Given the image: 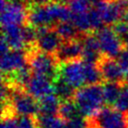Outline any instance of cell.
I'll list each match as a JSON object with an SVG mask.
<instances>
[{
    "mask_svg": "<svg viewBox=\"0 0 128 128\" xmlns=\"http://www.w3.org/2000/svg\"><path fill=\"white\" fill-rule=\"evenodd\" d=\"M73 100L76 103L81 115L89 118L102 109V104L105 102L103 96V86L100 84H94L78 88L75 92Z\"/></svg>",
    "mask_w": 128,
    "mask_h": 128,
    "instance_id": "1",
    "label": "cell"
},
{
    "mask_svg": "<svg viewBox=\"0 0 128 128\" xmlns=\"http://www.w3.org/2000/svg\"><path fill=\"white\" fill-rule=\"evenodd\" d=\"M27 63L33 74L43 75L54 81L58 77V61L55 55L39 51L35 46L28 48L26 51Z\"/></svg>",
    "mask_w": 128,
    "mask_h": 128,
    "instance_id": "2",
    "label": "cell"
},
{
    "mask_svg": "<svg viewBox=\"0 0 128 128\" xmlns=\"http://www.w3.org/2000/svg\"><path fill=\"white\" fill-rule=\"evenodd\" d=\"M88 128H128V113L115 107H104L87 118Z\"/></svg>",
    "mask_w": 128,
    "mask_h": 128,
    "instance_id": "3",
    "label": "cell"
},
{
    "mask_svg": "<svg viewBox=\"0 0 128 128\" xmlns=\"http://www.w3.org/2000/svg\"><path fill=\"white\" fill-rule=\"evenodd\" d=\"M7 103L10 104L16 115L36 116L39 114L38 101L24 89L11 87V94Z\"/></svg>",
    "mask_w": 128,
    "mask_h": 128,
    "instance_id": "4",
    "label": "cell"
},
{
    "mask_svg": "<svg viewBox=\"0 0 128 128\" xmlns=\"http://www.w3.org/2000/svg\"><path fill=\"white\" fill-rule=\"evenodd\" d=\"M26 4L19 1L1 0V25H19L28 24V10Z\"/></svg>",
    "mask_w": 128,
    "mask_h": 128,
    "instance_id": "5",
    "label": "cell"
},
{
    "mask_svg": "<svg viewBox=\"0 0 128 128\" xmlns=\"http://www.w3.org/2000/svg\"><path fill=\"white\" fill-rule=\"evenodd\" d=\"M58 76L74 89L83 87L84 85H86L84 61L80 59L60 63V65L58 66Z\"/></svg>",
    "mask_w": 128,
    "mask_h": 128,
    "instance_id": "6",
    "label": "cell"
},
{
    "mask_svg": "<svg viewBox=\"0 0 128 128\" xmlns=\"http://www.w3.org/2000/svg\"><path fill=\"white\" fill-rule=\"evenodd\" d=\"M95 34L99 40L101 52L103 55L115 58L118 57L121 51L124 49V42L116 35L112 28L104 26L97 30Z\"/></svg>",
    "mask_w": 128,
    "mask_h": 128,
    "instance_id": "7",
    "label": "cell"
},
{
    "mask_svg": "<svg viewBox=\"0 0 128 128\" xmlns=\"http://www.w3.org/2000/svg\"><path fill=\"white\" fill-rule=\"evenodd\" d=\"M37 29V40L35 48L39 51L55 55L63 40L54 27H39Z\"/></svg>",
    "mask_w": 128,
    "mask_h": 128,
    "instance_id": "8",
    "label": "cell"
},
{
    "mask_svg": "<svg viewBox=\"0 0 128 128\" xmlns=\"http://www.w3.org/2000/svg\"><path fill=\"white\" fill-rule=\"evenodd\" d=\"M28 24L39 27H54L57 22L53 16L50 5H31L28 8Z\"/></svg>",
    "mask_w": 128,
    "mask_h": 128,
    "instance_id": "9",
    "label": "cell"
},
{
    "mask_svg": "<svg viewBox=\"0 0 128 128\" xmlns=\"http://www.w3.org/2000/svg\"><path fill=\"white\" fill-rule=\"evenodd\" d=\"M105 82H124L125 73L118 61L112 57L103 55L96 63Z\"/></svg>",
    "mask_w": 128,
    "mask_h": 128,
    "instance_id": "10",
    "label": "cell"
},
{
    "mask_svg": "<svg viewBox=\"0 0 128 128\" xmlns=\"http://www.w3.org/2000/svg\"><path fill=\"white\" fill-rule=\"evenodd\" d=\"M83 53V44L81 39L63 41L57 52L55 53V57L59 63L80 60L82 59Z\"/></svg>",
    "mask_w": 128,
    "mask_h": 128,
    "instance_id": "11",
    "label": "cell"
},
{
    "mask_svg": "<svg viewBox=\"0 0 128 128\" xmlns=\"http://www.w3.org/2000/svg\"><path fill=\"white\" fill-rule=\"evenodd\" d=\"M26 91L34 98L40 99L54 92L53 81L46 76L33 74L27 84Z\"/></svg>",
    "mask_w": 128,
    "mask_h": 128,
    "instance_id": "12",
    "label": "cell"
},
{
    "mask_svg": "<svg viewBox=\"0 0 128 128\" xmlns=\"http://www.w3.org/2000/svg\"><path fill=\"white\" fill-rule=\"evenodd\" d=\"M83 44V53L82 60L88 63H97L102 56L99 40L95 34V32L85 33L82 37Z\"/></svg>",
    "mask_w": 128,
    "mask_h": 128,
    "instance_id": "13",
    "label": "cell"
},
{
    "mask_svg": "<svg viewBox=\"0 0 128 128\" xmlns=\"http://www.w3.org/2000/svg\"><path fill=\"white\" fill-rule=\"evenodd\" d=\"M27 63L26 53L22 50H11L6 54L1 55V72L2 75L10 74L21 68Z\"/></svg>",
    "mask_w": 128,
    "mask_h": 128,
    "instance_id": "14",
    "label": "cell"
},
{
    "mask_svg": "<svg viewBox=\"0 0 128 128\" xmlns=\"http://www.w3.org/2000/svg\"><path fill=\"white\" fill-rule=\"evenodd\" d=\"M2 37L7 41L10 48L13 50H22L26 47L22 36V26L7 25L2 26Z\"/></svg>",
    "mask_w": 128,
    "mask_h": 128,
    "instance_id": "15",
    "label": "cell"
},
{
    "mask_svg": "<svg viewBox=\"0 0 128 128\" xmlns=\"http://www.w3.org/2000/svg\"><path fill=\"white\" fill-rule=\"evenodd\" d=\"M60 98L56 94L46 95L38 100L40 115H58L60 106Z\"/></svg>",
    "mask_w": 128,
    "mask_h": 128,
    "instance_id": "16",
    "label": "cell"
},
{
    "mask_svg": "<svg viewBox=\"0 0 128 128\" xmlns=\"http://www.w3.org/2000/svg\"><path fill=\"white\" fill-rule=\"evenodd\" d=\"M55 29L62 38L63 41H70L76 39H82L83 33H81L72 21L59 22L55 25Z\"/></svg>",
    "mask_w": 128,
    "mask_h": 128,
    "instance_id": "17",
    "label": "cell"
},
{
    "mask_svg": "<svg viewBox=\"0 0 128 128\" xmlns=\"http://www.w3.org/2000/svg\"><path fill=\"white\" fill-rule=\"evenodd\" d=\"M53 87H54V94H56L60 98V100L65 101L74 98L76 92L75 89L59 76L53 81Z\"/></svg>",
    "mask_w": 128,
    "mask_h": 128,
    "instance_id": "18",
    "label": "cell"
},
{
    "mask_svg": "<svg viewBox=\"0 0 128 128\" xmlns=\"http://www.w3.org/2000/svg\"><path fill=\"white\" fill-rule=\"evenodd\" d=\"M124 85L125 82H105L103 85L104 101L107 104L114 105Z\"/></svg>",
    "mask_w": 128,
    "mask_h": 128,
    "instance_id": "19",
    "label": "cell"
},
{
    "mask_svg": "<svg viewBox=\"0 0 128 128\" xmlns=\"http://www.w3.org/2000/svg\"><path fill=\"white\" fill-rule=\"evenodd\" d=\"M80 111L76 105V103L74 102L73 99L71 100H65V101H61L60 106H59V110H58V116L64 120H70L72 118L81 116L80 115Z\"/></svg>",
    "mask_w": 128,
    "mask_h": 128,
    "instance_id": "20",
    "label": "cell"
},
{
    "mask_svg": "<svg viewBox=\"0 0 128 128\" xmlns=\"http://www.w3.org/2000/svg\"><path fill=\"white\" fill-rule=\"evenodd\" d=\"M84 72H85V82L86 85L100 84L103 81L101 72L95 63L84 62Z\"/></svg>",
    "mask_w": 128,
    "mask_h": 128,
    "instance_id": "21",
    "label": "cell"
},
{
    "mask_svg": "<svg viewBox=\"0 0 128 128\" xmlns=\"http://www.w3.org/2000/svg\"><path fill=\"white\" fill-rule=\"evenodd\" d=\"M71 21L77 27V29L83 34L94 32L92 29V25H91L89 11L86 13H82V14H72Z\"/></svg>",
    "mask_w": 128,
    "mask_h": 128,
    "instance_id": "22",
    "label": "cell"
},
{
    "mask_svg": "<svg viewBox=\"0 0 128 128\" xmlns=\"http://www.w3.org/2000/svg\"><path fill=\"white\" fill-rule=\"evenodd\" d=\"M39 128H64V120L58 115H39L37 117Z\"/></svg>",
    "mask_w": 128,
    "mask_h": 128,
    "instance_id": "23",
    "label": "cell"
},
{
    "mask_svg": "<svg viewBox=\"0 0 128 128\" xmlns=\"http://www.w3.org/2000/svg\"><path fill=\"white\" fill-rule=\"evenodd\" d=\"M114 107L123 113H128V86L124 85L116 102L114 103Z\"/></svg>",
    "mask_w": 128,
    "mask_h": 128,
    "instance_id": "24",
    "label": "cell"
},
{
    "mask_svg": "<svg viewBox=\"0 0 128 128\" xmlns=\"http://www.w3.org/2000/svg\"><path fill=\"white\" fill-rule=\"evenodd\" d=\"M90 3L86 0H71L69 9L72 14H82L90 10Z\"/></svg>",
    "mask_w": 128,
    "mask_h": 128,
    "instance_id": "25",
    "label": "cell"
},
{
    "mask_svg": "<svg viewBox=\"0 0 128 128\" xmlns=\"http://www.w3.org/2000/svg\"><path fill=\"white\" fill-rule=\"evenodd\" d=\"M17 126L18 128H39L37 116H20Z\"/></svg>",
    "mask_w": 128,
    "mask_h": 128,
    "instance_id": "26",
    "label": "cell"
},
{
    "mask_svg": "<svg viewBox=\"0 0 128 128\" xmlns=\"http://www.w3.org/2000/svg\"><path fill=\"white\" fill-rule=\"evenodd\" d=\"M64 128H88L87 118L85 119L83 116H78L67 120L64 122Z\"/></svg>",
    "mask_w": 128,
    "mask_h": 128,
    "instance_id": "27",
    "label": "cell"
},
{
    "mask_svg": "<svg viewBox=\"0 0 128 128\" xmlns=\"http://www.w3.org/2000/svg\"><path fill=\"white\" fill-rule=\"evenodd\" d=\"M111 28L113 29V31L116 33V35L122 41H124L128 37V23L127 22L118 21L117 23H115L114 25H112Z\"/></svg>",
    "mask_w": 128,
    "mask_h": 128,
    "instance_id": "28",
    "label": "cell"
},
{
    "mask_svg": "<svg viewBox=\"0 0 128 128\" xmlns=\"http://www.w3.org/2000/svg\"><path fill=\"white\" fill-rule=\"evenodd\" d=\"M118 58V63L121 66L123 72L125 73V75L128 73V47H124V49L121 51V53L119 54Z\"/></svg>",
    "mask_w": 128,
    "mask_h": 128,
    "instance_id": "29",
    "label": "cell"
},
{
    "mask_svg": "<svg viewBox=\"0 0 128 128\" xmlns=\"http://www.w3.org/2000/svg\"><path fill=\"white\" fill-rule=\"evenodd\" d=\"M18 118L16 116H6L2 117L1 128H18Z\"/></svg>",
    "mask_w": 128,
    "mask_h": 128,
    "instance_id": "30",
    "label": "cell"
},
{
    "mask_svg": "<svg viewBox=\"0 0 128 128\" xmlns=\"http://www.w3.org/2000/svg\"><path fill=\"white\" fill-rule=\"evenodd\" d=\"M10 46H9V44L7 43V41L2 37L1 38V44H0V51H1V55H3V54H6L7 52H9L10 50Z\"/></svg>",
    "mask_w": 128,
    "mask_h": 128,
    "instance_id": "31",
    "label": "cell"
},
{
    "mask_svg": "<svg viewBox=\"0 0 128 128\" xmlns=\"http://www.w3.org/2000/svg\"><path fill=\"white\" fill-rule=\"evenodd\" d=\"M51 2H54V0H30V6L31 5H45Z\"/></svg>",
    "mask_w": 128,
    "mask_h": 128,
    "instance_id": "32",
    "label": "cell"
},
{
    "mask_svg": "<svg viewBox=\"0 0 128 128\" xmlns=\"http://www.w3.org/2000/svg\"><path fill=\"white\" fill-rule=\"evenodd\" d=\"M71 0H54V2H57V3H60V4H63V5H66V4H69Z\"/></svg>",
    "mask_w": 128,
    "mask_h": 128,
    "instance_id": "33",
    "label": "cell"
},
{
    "mask_svg": "<svg viewBox=\"0 0 128 128\" xmlns=\"http://www.w3.org/2000/svg\"><path fill=\"white\" fill-rule=\"evenodd\" d=\"M124 82H125V85L128 86V73L125 75V80H124Z\"/></svg>",
    "mask_w": 128,
    "mask_h": 128,
    "instance_id": "34",
    "label": "cell"
},
{
    "mask_svg": "<svg viewBox=\"0 0 128 128\" xmlns=\"http://www.w3.org/2000/svg\"><path fill=\"white\" fill-rule=\"evenodd\" d=\"M86 1H88L89 3H92V4H95V3H97V2H99V1H101V0H86Z\"/></svg>",
    "mask_w": 128,
    "mask_h": 128,
    "instance_id": "35",
    "label": "cell"
},
{
    "mask_svg": "<svg viewBox=\"0 0 128 128\" xmlns=\"http://www.w3.org/2000/svg\"><path fill=\"white\" fill-rule=\"evenodd\" d=\"M123 42H124V45H125L126 47H128V37H127V38H126V39H125Z\"/></svg>",
    "mask_w": 128,
    "mask_h": 128,
    "instance_id": "36",
    "label": "cell"
},
{
    "mask_svg": "<svg viewBox=\"0 0 128 128\" xmlns=\"http://www.w3.org/2000/svg\"><path fill=\"white\" fill-rule=\"evenodd\" d=\"M127 1H128V0H127Z\"/></svg>",
    "mask_w": 128,
    "mask_h": 128,
    "instance_id": "37",
    "label": "cell"
}]
</instances>
